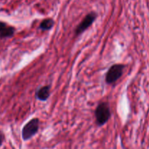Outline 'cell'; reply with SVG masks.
Listing matches in <instances>:
<instances>
[{"instance_id":"obj_9","label":"cell","mask_w":149,"mask_h":149,"mask_svg":"<svg viewBox=\"0 0 149 149\" xmlns=\"http://www.w3.org/2000/svg\"><path fill=\"white\" fill-rule=\"evenodd\" d=\"M4 133L2 132V131H0V147H1V145H2L3 142H4Z\"/></svg>"},{"instance_id":"obj_1","label":"cell","mask_w":149,"mask_h":149,"mask_svg":"<svg viewBox=\"0 0 149 149\" xmlns=\"http://www.w3.org/2000/svg\"><path fill=\"white\" fill-rule=\"evenodd\" d=\"M96 122L99 127L104 125L111 117V110L109 105L106 102H101L97 105L95 110Z\"/></svg>"},{"instance_id":"obj_2","label":"cell","mask_w":149,"mask_h":149,"mask_svg":"<svg viewBox=\"0 0 149 149\" xmlns=\"http://www.w3.org/2000/svg\"><path fill=\"white\" fill-rule=\"evenodd\" d=\"M125 66L122 64H116L111 66L106 74V82L108 84L114 83L123 74Z\"/></svg>"},{"instance_id":"obj_8","label":"cell","mask_w":149,"mask_h":149,"mask_svg":"<svg viewBox=\"0 0 149 149\" xmlns=\"http://www.w3.org/2000/svg\"><path fill=\"white\" fill-rule=\"evenodd\" d=\"M7 27V23H4V22H0V34Z\"/></svg>"},{"instance_id":"obj_4","label":"cell","mask_w":149,"mask_h":149,"mask_svg":"<svg viewBox=\"0 0 149 149\" xmlns=\"http://www.w3.org/2000/svg\"><path fill=\"white\" fill-rule=\"evenodd\" d=\"M97 13L95 12H91L89 14L84 17V18L81 20V23L77 26V29L75 30L76 35L81 34L82 32H84L86 29H88L90 26L93 23V22L97 18Z\"/></svg>"},{"instance_id":"obj_3","label":"cell","mask_w":149,"mask_h":149,"mask_svg":"<svg viewBox=\"0 0 149 149\" xmlns=\"http://www.w3.org/2000/svg\"><path fill=\"white\" fill-rule=\"evenodd\" d=\"M39 127V120L35 118L30 120L23 127L22 130V137L23 140H28L31 138L37 133Z\"/></svg>"},{"instance_id":"obj_6","label":"cell","mask_w":149,"mask_h":149,"mask_svg":"<svg viewBox=\"0 0 149 149\" xmlns=\"http://www.w3.org/2000/svg\"><path fill=\"white\" fill-rule=\"evenodd\" d=\"M54 24H55V22L52 18H47L42 20V23H40L39 28L43 31H47L52 29Z\"/></svg>"},{"instance_id":"obj_7","label":"cell","mask_w":149,"mask_h":149,"mask_svg":"<svg viewBox=\"0 0 149 149\" xmlns=\"http://www.w3.org/2000/svg\"><path fill=\"white\" fill-rule=\"evenodd\" d=\"M15 29L13 26H7L1 34H0V38H7L11 37L14 35Z\"/></svg>"},{"instance_id":"obj_5","label":"cell","mask_w":149,"mask_h":149,"mask_svg":"<svg viewBox=\"0 0 149 149\" xmlns=\"http://www.w3.org/2000/svg\"><path fill=\"white\" fill-rule=\"evenodd\" d=\"M50 96V86H45L40 88L36 91V96L40 101H46Z\"/></svg>"}]
</instances>
